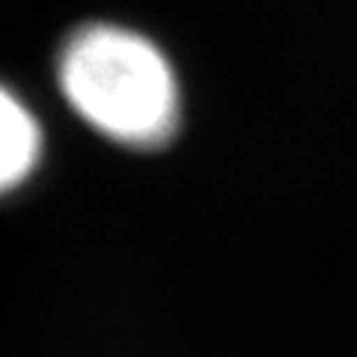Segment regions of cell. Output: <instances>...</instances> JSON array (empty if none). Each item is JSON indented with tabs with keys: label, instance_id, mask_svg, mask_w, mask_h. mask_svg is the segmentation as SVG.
<instances>
[{
	"label": "cell",
	"instance_id": "cell-2",
	"mask_svg": "<svg viewBox=\"0 0 357 357\" xmlns=\"http://www.w3.org/2000/svg\"><path fill=\"white\" fill-rule=\"evenodd\" d=\"M42 155V131L30 110L0 86V194L18 188L36 170Z\"/></svg>",
	"mask_w": 357,
	"mask_h": 357
},
{
	"label": "cell",
	"instance_id": "cell-1",
	"mask_svg": "<svg viewBox=\"0 0 357 357\" xmlns=\"http://www.w3.org/2000/svg\"><path fill=\"white\" fill-rule=\"evenodd\" d=\"M66 102L107 140L134 149L167 143L178 122V86L167 57L119 24H86L57 57Z\"/></svg>",
	"mask_w": 357,
	"mask_h": 357
}]
</instances>
